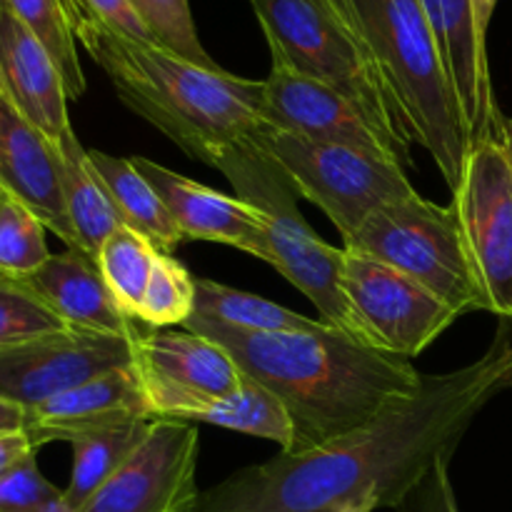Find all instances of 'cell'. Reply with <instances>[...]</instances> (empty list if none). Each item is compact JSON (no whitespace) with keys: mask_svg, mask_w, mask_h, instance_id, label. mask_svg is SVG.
<instances>
[{"mask_svg":"<svg viewBox=\"0 0 512 512\" xmlns=\"http://www.w3.org/2000/svg\"><path fill=\"white\" fill-rule=\"evenodd\" d=\"M0 185L68 248H78L63 193L58 143L30 123L13 100L0 95Z\"/></svg>","mask_w":512,"mask_h":512,"instance_id":"16","label":"cell"},{"mask_svg":"<svg viewBox=\"0 0 512 512\" xmlns=\"http://www.w3.org/2000/svg\"><path fill=\"white\" fill-rule=\"evenodd\" d=\"M25 425V410L18 405L8 403L5 398H0V433L5 430H23Z\"/></svg>","mask_w":512,"mask_h":512,"instance_id":"37","label":"cell"},{"mask_svg":"<svg viewBox=\"0 0 512 512\" xmlns=\"http://www.w3.org/2000/svg\"><path fill=\"white\" fill-rule=\"evenodd\" d=\"M5 8L48 50L63 75L68 98H83L85 75L78 58V40L70 28L68 15H65L63 0H5Z\"/></svg>","mask_w":512,"mask_h":512,"instance_id":"27","label":"cell"},{"mask_svg":"<svg viewBox=\"0 0 512 512\" xmlns=\"http://www.w3.org/2000/svg\"><path fill=\"white\" fill-rule=\"evenodd\" d=\"M25 283L58 313L68 328L135 338L138 320L125 318L115 305L95 258L78 248L50 255Z\"/></svg>","mask_w":512,"mask_h":512,"instance_id":"20","label":"cell"},{"mask_svg":"<svg viewBox=\"0 0 512 512\" xmlns=\"http://www.w3.org/2000/svg\"><path fill=\"white\" fill-rule=\"evenodd\" d=\"M0 95L10 100V90H8V83H5V78H3V70H0Z\"/></svg>","mask_w":512,"mask_h":512,"instance_id":"41","label":"cell"},{"mask_svg":"<svg viewBox=\"0 0 512 512\" xmlns=\"http://www.w3.org/2000/svg\"><path fill=\"white\" fill-rule=\"evenodd\" d=\"M470 3H473L475 30H478L480 43L488 45V28H490V20H493L495 8H498V0H470Z\"/></svg>","mask_w":512,"mask_h":512,"instance_id":"36","label":"cell"},{"mask_svg":"<svg viewBox=\"0 0 512 512\" xmlns=\"http://www.w3.org/2000/svg\"><path fill=\"white\" fill-rule=\"evenodd\" d=\"M35 512H75V510L70 508V505L65 503L63 495H60V498H55V500H50V503L40 505V508L35 510Z\"/></svg>","mask_w":512,"mask_h":512,"instance_id":"38","label":"cell"},{"mask_svg":"<svg viewBox=\"0 0 512 512\" xmlns=\"http://www.w3.org/2000/svg\"><path fill=\"white\" fill-rule=\"evenodd\" d=\"M500 145H503L505 155H508V160L512 163V120H505L503 133H500Z\"/></svg>","mask_w":512,"mask_h":512,"instance_id":"39","label":"cell"},{"mask_svg":"<svg viewBox=\"0 0 512 512\" xmlns=\"http://www.w3.org/2000/svg\"><path fill=\"white\" fill-rule=\"evenodd\" d=\"M8 200H10L8 190H5V188H3V185H0V208H3V205H5V203H8Z\"/></svg>","mask_w":512,"mask_h":512,"instance_id":"42","label":"cell"},{"mask_svg":"<svg viewBox=\"0 0 512 512\" xmlns=\"http://www.w3.org/2000/svg\"><path fill=\"white\" fill-rule=\"evenodd\" d=\"M158 255L160 250L145 235L125 225H120L100 248L95 263L125 318L138 320V308L143 303Z\"/></svg>","mask_w":512,"mask_h":512,"instance_id":"26","label":"cell"},{"mask_svg":"<svg viewBox=\"0 0 512 512\" xmlns=\"http://www.w3.org/2000/svg\"><path fill=\"white\" fill-rule=\"evenodd\" d=\"M60 495H63V490L55 488L40 473L35 455L0 475V512H35L40 505L50 503Z\"/></svg>","mask_w":512,"mask_h":512,"instance_id":"32","label":"cell"},{"mask_svg":"<svg viewBox=\"0 0 512 512\" xmlns=\"http://www.w3.org/2000/svg\"><path fill=\"white\" fill-rule=\"evenodd\" d=\"M403 108L410 133L455 193L470 138L443 48L420 0H340Z\"/></svg>","mask_w":512,"mask_h":512,"instance_id":"4","label":"cell"},{"mask_svg":"<svg viewBox=\"0 0 512 512\" xmlns=\"http://www.w3.org/2000/svg\"><path fill=\"white\" fill-rule=\"evenodd\" d=\"M198 453L193 423L153 420L135 453L78 512H193Z\"/></svg>","mask_w":512,"mask_h":512,"instance_id":"14","label":"cell"},{"mask_svg":"<svg viewBox=\"0 0 512 512\" xmlns=\"http://www.w3.org/2000/svg\"><path fill=\"white\" fill-rule=\"evenodd\" d=\"M63 8H65V15H73V13H80V10H85V3L83 0H63Z\"/></svg>","mask_w":512,"mask_h":512,"instance_id":"40","label":"cell"},{"mask_svg":"<svg viewBox=\"0 0 512 512\" xmlns=\"http://www.w3.org/2000/svg\"><path fill=\"white\" fill-rule=\"evenodd\" d=\"M180 423H208L235 430V433L253 435V438L278 443L283 453L293 448V423H290L285 405L248 375L233 395L200 400L180 418Z\"/></svg>","mask_w":512,"mask_h":512,"instance_id":"23","label":"cell"},{"mask_svg":"<svg viewBox=\"0 0 512 512\" xmlns=\"http://www.w3.org/2000/svg\"><path fill=\"white\" fill-rule=\"evenodd\" d=\"M135 168L158 190L160 200L168 208L170 218L178 225L183 240H208V243L230 245L253 258L273 265L268 228L263 213L255 205L245 203L238 195H225L220 190L200 185L165 165L148 158H130Z\"/></svg>","mask_w":512,"mask_h":512,"instance_id":"15","label":"cell"},{"mask_svg":"<svg viewBox=\"0 0 512 512\" xmlns=\"http://www.w3.org/2000/svg\"><path fill=\"white\" fill-rule=\"evenodd\" d=\"M85 8L95 15V18L103 20L108 28L118 30V33L130 35L135 40H145V43H153L148 28L143 25V20L138 18V13L133 10L130 0H83Z\"/></svg>","mask_w":512,"mask_h":512,"instance_id":"34","label":"cell"},{"mask_svg":"<svg viewBox=\"0 0 512 512\" xmlns=\"http://www.w3.org/2000/svg\"><path fill=\"white\" fill-rule=\"evenodd\" d=\"M133 368L153 420H180L195 403L228 398L245 373L223 345L178 328H138Z\"/></svg>","mask_w":512,"mask_h":512,"instance_id":"10","label":"cell"},{"mask_svg":"<svg viewBox=\"0 0 512 512\" xmlns=\"http://www.w3.org/2000/svg\"><path fill=\"white\" fill-rule=\"evenodd\" d=\"M0 8H5V0H0Z\"/></svg>","mask_w":512,"mask_h":512,"instance_id":"44","label":"cell"},{"mask_svg":"<svg viewBox=\"0 0 512 512\" xmlns=\"http://www.w3.org/2000/svg\"><path fill=\"white\" fill-rule=\"evenodd\" d=\"M343 512H375L373 508H365V505H363V508H348V510H343Z\"/></svg>","mask_w":512,"mask_h":512,"instance_id":"43","label":"cell"},{"mask_svg":"<svg viewBox=\"0 0 512 512\" xmlns=\"http://www.w3.org/2000/svg\"><path fill=\"white\" fill-rule=\"evenodd\" d=\"M420 5L443 48L470 145L488 138L500 140L505 118L500 115L493 93L488 45L480 43L478 30H475L473 3L470 0H420Z\"/></svg>","mask_w":512,"mask_h":512,"instance_id":"18","label":"cell"},{"mask_svg":"<svg viewBox=\"0 0 512 512\" xmlns=\"http://www.w3.org/2000/svg\"><path fill=\"white\" fill-rule=\"evenodd\" d=\"M68 20L75 40L103 68L123 105L193 160L213 168L225 150L270 128L263 113V80L203 68L160 45L130 38L88 8Z\"/></svg>","mask_w":512,"mask_h":512,"instance_id":"3","label":"cell"},{"mask_svg":"<svg viewBox=\"0 0 512 512\" xmlns=\"http://www.w3.org/2000/svg\"><path fill=\"white\" fill-rule=\"evenodd\" d=\"M250 143L273 158L298 198L328 215L343 243L353 238L373 210L420 195L405 168L363 150L318 143L275 128H265Z\"/></svg>","mask_w":512,"mask_h":512,"instance_id":"8","label":"cell"},{"mask_svg":"<svg viewBox=\"0 0 512 512\" xmlns=\"http://www.w3.org/2000/svg\"><path fill=\"white\" fill-rule=\"evenodd\" d=\"M63 330L68 325L23 278L0 273V348Z\"/></svg>","mask_w":512,"mask_h":512,"instance_id":"29","label":"cell"},{"mask_svg":"<svg viewBox=\"0 0 512 512\" xmlns=\"http://www.w3.org/2000/svg\"><path fill=\"white\" fill-rule=\"evenodd\" d=\"M88 158L108 190L120 223L150 240L160 253H168L183 243L178 225L170 218L158 190L148 183L130 158H115L103 150H88Z\"/></svg>","mask_w":512,"mask_h":512,"instance_id":"21","label":"cell"},{"mask_svg":"<svg viewBox=\"0 0 512 512\" xmlns=\"http://www.w3.org/2000/svg\"><path fill=\"white\" fill-rule=\"evenodd\" d=\"M45 225L33 210L10 198L0 208V273L25 278L50 258Z\"/></svg>","mask_w":512,"mask_h":512,"instance_id":"31","label":"cell"},{"mask_svg":"<svg viewBox=\"0 0 512 512\" xmlns=\"http://www.w3.org/2000/svg\"><path fill=\"white\" fill-rule=\"evenodd\" d=\"M58 143L60 160H63V193L65 208H68L70 225L78 238V250L98 258L105 240L120 228V215L110 200L108 190L100 183L88 150L80 145L73 128L55 140Z\"/></svg>","mask_w":512,"mask_h":512,"instance_id":"22","label":"cell"},{"mask_svg":"<svg viewBox=\"0 0 512 512\" xmlns=\"http://www.w3.org/2000/svg\"><path fill=\"white\" fill-rule=\"evenodd\" d=\"M398 512H460L450 478V458H440L423 475V480L405 495Z\"/></svg>","mask_w":512,"mask_h":512,"instance_id":"33","label":"cell"},{"mask_svg":"<svg viewBox=\"0 0 512 512\" xmlns=\"http://www.w3.org/2000/svg\"><path fill=\"white\" fill-rule=\"evenodd\" d=\"M343 248L393 265L458 315L488 310L453 205L445 208L423 195L388 203L373 210Z\"/></svg>","mask_w":512,"mask_h":512,"instance_id":"7","label":"cell"},{"mask_svg":"<svg viewBox=\"0 0 512 512\" xmlns=\"http://www.w3.org/2000/svg\"><path fill=\"white\" fill-rule=\"evenodd\" d=\"M195 315L215 323L255 333H285V330H315L325 325L323 318L293 313L283 305L260 295L230 288L208 278H195ZM330 325V323H328Z\"/></svg>","mask_w":512,"mask_h":512,"instance_id":"24","label":"cell"},{"mask_svg":"<svg viewBox=\"0 0 512 512\" xmlns=\"http://www.w3.org/2000/svg\"><path fill=\"white\" fill-rule=\"evenodd\" d=\"M0 70L15 108L50 140L63 138L73 128L58 65L8 8H0Z\"/></svg>","mask_w":512,"mask_h":512,"instance_id":"19","label":"cell"},{"mask_svg":"<svg viewBox=\"0 0 512 512\" xmlns=\"http://www.w3.org/2000/svg\"><path fill=\"white\" fill-rule=\"evenodd\" d=\"M150 418L143 388L133 365L110 370L80 388L25 410L23 430L35 448L48 443H75Z\"/></svg>","mask_w":512,"mask_h":512,"instance_id":"17","label":"cell"},{"mask_svg":"<svg viewBox=\"0 0 512 512\" xmlns=\"http://www.w3.org/2000/svg\"><path fill=\"white\" fill-rule=\"evenodd\" d=\"M153 420L123 425V428L108 430V433L90 435L70 443L73 448V473H70L68 488L63 490L65 503L75 512L83 508L115 473L120 465L135 453L148 435Z\"/></svg>","mask_w":512,"mask_h":512,"instance_id":"25","label":"cell"},{"mask_svg":"<svg viewBox=\"0 0 512 512\" xmlns=\"http://www.w3.org/2000/svg\"><path fill=\"white\" fill-rule=\"evenodd\" d=\"M450 205L458 213L488 313L512 318V163L500 140H480L470 148Z\"/></svg>","mask_w":512,"mask_h":512,"instance_id":"9","label":"cell"},{"mask_svg":"<svg viewBox=\"0 0 512 512\" xmlns=\"http://www.w3.org/2000/svg\"><path fill=\"white\" fill-rule=\"evenodd\" d=\"M213 168L228 178L240 200L263 213L273 268L318 308L325 323L360 343L373 345L363 320L345 295V248L328 245L305 223L298 208V193L273 158L253 143H240L225 150Z\"/></svg>","mask_w":512,"mask_h":512,"instance_id":"6","label":"cell"},{"mask_svg":"<svg viewBox=\"0 0 512 512\" xmlns=\"http://www.w3.org/2000/svg\"><path fill=\"white\" fill-rule=\"evenodd\" d=\"M343 285L375 348L415 358L460 318L393 265L345 250Z\"/></svg>","mask_w":512,"mask_h":512,"instance_id":"11","label":"cell"},{"mask_svg":"<svg viewBox=\"0 0 512 512\" xmlns=\"http://www.w3.org/2000/svg\"><path fill=\"white\" fill-rule=\"evenodd\" d=\"M195 315V278L178 258L160 253L138 308V323L148 328H183Z\"/></svg>","mask_w":512,"mask_h":512,"instance_id":"28","label":"cell"},{"mask_svg":"<svg viewBox=\"0 0 512 512\" xmlns=\"http://www.w3.org/2000/svg\"><path fill=\"white\" fill-rule=\"evenodd\" d=\"M263 113L270 128L318 143L345 145L398 163L413 165V145L385 133L358 103L320 80L305 78L283 65H270L263 80Z\"/></svg>","mask_w":512,"mask_h":512,"instance_id":"13","label":"cell"},{"mask_svg":"<svg viewBox=\"0 0 512 512\" xmlns=\"http://www.w3.org/2000/svg\"><path fill=\"white\" fill-rule=\"evenodd\" d=\"M128 365L133 338L68 328L0 348V398L30 410Z\"/></svg>","mask_w":512,"mask_h":512,"instance_id":"12","label":"cell"},{"mask_svg":"<svg viewBox=\"0 0 512 512\" xmlns=\"http://www.w3.org/2000/svg\"><path fill=\"white\" fill-rule=\"evenodd\" d=\"M512 385V345L443 375L373 423L305 453L235 470L198 495L193 512H343L400 508L440 458H453L480 410Z\"/></svg>","mask_w":512,"mask_h":512,"instance_id":"1","label":"cell"},{"mask_svg":"<svg viewBox=\"0 0 512 512\" xmlns=\"http://www.w3.org/2000/svg\"><path fill=\"white\" fill-rule=\"evenodd\" d=\"M183 330L223 345L240 370L288 410L293 448L305 453L373 423L415 398L425 375L403 355L373 348L333 325L255 333L193 315Z\"/></svg>","mask_w":512,"mask_h":512,"instance_id":"2","label":"cell"},{"mask_svg":"<svg viewBox=\"0 0 512 512\" xmlns=\"http://www.w3.org/2000/svg\"><path fill=\"white\" fill-rule=\"evenodd\" d=\"M273 63L358 103L385 133L413 145L398 98L340 0H250Z\"/></svg>","mask_w":512,"mask_h":512,"instance_id":"5","label":"cell"},{"mask_svg":"<svg viewBox=\"0 0 512 512\" xmlns=\"http://www.w3.org/2000/svg\"><path fill=\"white\" fill-rule=\"evenodd\" d=\"M130 5L143 20L155 45L203 68H220L218 60L210 58L200 43L188 0H130Z\"/></svg>","mask_w":512,"mask_h":512,"instance_id":"30","label":"cell"},{"mask_svg":"<svg viewBox=\"0 0 512 512\" xmlns=\"http://www.w3.org/2000/svg\"><path fill=\"white\" fill-rule=\"evenodd\" d=\"M35 445L25 430H5L0 433V475L13 470L25 458L35 455Z\"/></svg>","mask_w":512,"mask_h":512,"instance_id":"35","label":"cell"}]
</instances>
